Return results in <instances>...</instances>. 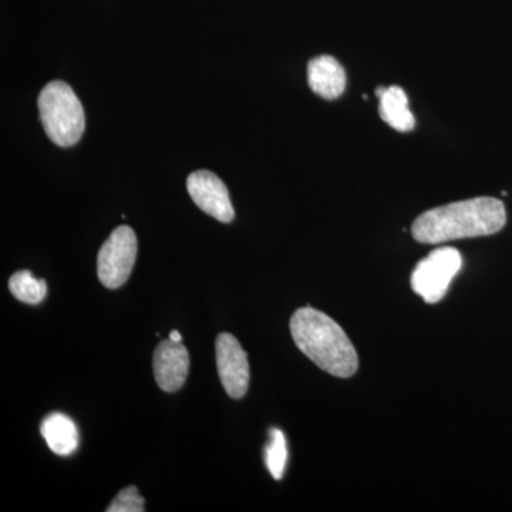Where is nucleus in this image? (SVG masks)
<instances>
[{
    "label": "nucleus",
    "instance_id": "obj_1",
    "mask_svg": "<svg viewBox=\"0 0 512 512\" xmlns=\"http://www.w3.org/2000/svg\"><path fill=\"white\" fill-rule=\"evenodd\" d=\"M507 222L503 201L480 197L453 202L421 214L412 227L420 244H443L456 239L497 234Z\"/></svg>",
    "mask_w": 512,
    "mask_h": 512
},
{
    "label": "nucleus",
    "instance_id": "obj_2",
    "mask_svg": "<svg viewBox=\"0 0 512 512\" xmlns=\"http://www.w3.org/2000/svg\"><path fill=\"white\" fill-rule=\"evenodd\" d=\"M293 342L315 365L336 377L355 375L359 356L349 336L326 313L316 309H298L291 318Z\"/></svg>",
    "mask_w": 512,
    "mask_h": 512
},
{
    "label": "nucleus",
    "instance_id": "obj_3",
    "mask_svg": "<svg viewBox=\"0 0 512 512\" xmlns=\"http://www.w3.org/2000/svg\"><path fill=\"white\" fill-rule=\"evenodd\" d=\"M39 113L47 137L60 147L79 143L86 127L82 103L72 87L64 82H50L39 94Z\"/></svg>",
    "mask_w": 512,
    "mask_h": 512
},
{
    "label": "nucleus",
    "instance_id": "obj_4",
    "mask_svg": "<svg viewBox=\"0 0 512 512\" xmlns=\"http://www.w3.org/2000/svg\"><path fill=\"white\" fill-rule=\"evenodd\" d=\"M463 266V256L456 248L443 247L421 259L412 274L413 291L427 303H437L446 296L451 282Z\"/></svg>",
    "mask_w": 512,
    "mask_h": 512
},
{
    "label": "nucleus",
    "instance_id": "obj_5",
    "mask_svg": "<svg viewBox=\"0 0 512 512\" xmlns=\"http://www.w3.org/2000/svg\"><path fill=\"white\" fill-rule=\"evenodd\" d=\"M137 258V237L127 225L114 229L97 256V275L103 286L117 289L126 284Z\"/></svg>",
    "mask_w": 512,
    "mask_h": 512
},
{
    "label": "nucleus",
    "instance_id": "obj_6",
    "mask_svg": "<svg viewBox=\"0 0 512 512\" xmlns=\"http://www.w3.org/2000/svg\"><path fill=\"white\" fill-rule=\"evenodd\" d=\"M218 375L225 392L232 399H241L248 392V355L235 336L221 333L215 343Z\"/></svg>",
    "mask_w": 512,
    "mask_h": 512
},
{
    "label": "nucleus",
    "instance_id": "obj_7",
    "mask_svg": "<svg viewBox=\"0 0 512 512\" xmlns=\"http://www.w3.org/2000/svg\"><path fill=\"white\" fill-rule=\"evenodd\" d=\"M188 194L201 211L215 220L228 224L234 220L235 211L229 198L227 185L211 171H195L187 180Z\"/></svg>",
    "mask_w": 512,
    "mask_h": 512
},
{
    "label": "nucleus",
    "instance_id": "obj_8",
    "mask_svg": "<svg viewBox=\"0 0 512 512\" xmlns=\"http://www.w3.org/2000/svg\"><path fill=\"white\" fill-rule=\"evenodd\" d=\"M153 367L161 390L167 393L180 390L190 369V355L183 342H174L170 338L163 340L154 352Z\"/></svg>",
    "mask_w": 512,
    "mask_h": 512
},
{
    "label": "nucleus",
    "instance_id": "obj_9",
    "mask_svg": "<svg viewBox=\"0 0 512 512\" xmlns=\"http://www.w3.org/2000/svg\"><path fill=\"white\" fill-rule=\"evenodd\" d=\"M308 83L312 92L326 100H335L346 89V73L332 56H319L308 64Z\"/></svg>",
    "mask_w": 512,
    "mask_h": 512
},
{
    "label": "nucleus",
    "instance_id": "obj_10",
    "mask_svg": "<svg viewBox=\"0 0 512 512\" xmlns=\"http://www.w3.org/2000/svg\"><path fill=\"white\" fill-rule=\"evenodd\" d=\"M376 96L380 99L379 111L384 123L400 133L413 130L416 119L409 109V99L402 87H377Z\"/></svg>",
    "mask_w": 512,
    "mask_h": 512
},
{
    "label": "nucleus",
    "instance_id": "obj_11",
    "mask_svg": "<svg viewBox=\"0 0 512 512\" xmlns=\"http://www.w3.org/2000/svg\"><path fill=\"white\" fill-rule=\"evenodd\" d=\"M40 433L47 446L59 456H70L79 446V433L74 421L63 413H52L42 421Z\"/></svg>",
    "mask_w": 512,
    "mask_h": 512
},
{
    "label": "nucleus",
    "instance_id": "obj_12",
    "mask_svg": "<svg viewBox=\"0 0 512 512\" xmlns=\"http://www.w3.org/2000/svg\"><path fill=\"white\" fill-rule=\"evenodd\" d=\"M9 289L18 301L29 303V305H37L47 295L45 279L35 278L28 269L16 272V274L10 276Z\"/></svg>",
    "mask_w": 512,
    "mask_h": 512
},
{
    "label": "nucleus",
    "instance_id": "obj_13",
    "mask_svg": "<svg viewBox=\"0 0 512 512\" xmlns=\"http://www.w3.org/2000/svg\"><path fill=\"white\" fill-rule=\"evenodd\" d=\"M265 463L275 480H282L288 463V446L285 434L279 429L269 431V443L265 450Z\"/></svg>",
    "mask_w": 512,
    "mask_h": 512
},
{
    "label": "nucleus",
    "instance_id": "obj_14",
    "mask_svg": "<svg viewBox=\"0 0 512 512\" xmlns=\"http://www.w3.org/2000/svg\"><path fill=\"white\" fill-rule=\"evenodd\" d=\"M144 510H146L144 498L134 485L121 490L107 508V512H144Z\"/></svg>",
    "mask_w": 512,
    "mask_h": 512
},
{
    "label": "nucleus",
    "instance_id": "obj_15",
    "mask_svg": "<svg viewBox=\"0 0 512 512\" xmlns=\"http://www.w3.org/2000/svg\"><path fill=\"white\" fill-rule=\"evenodd\" d=\"M170 339L174 340V342H183V338H181V333L178 330H171Z\"/></svg>",
    "mask_w": 512,
    "mask_h": 512
}]
</instances>
